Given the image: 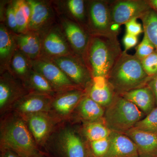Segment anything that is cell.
Segmentation results:
<instances>
[{
    "label": "cell",
    "mask_w": 157,
    "mask_h": 157,
    "mask_svg": "<svg viewBox=\"0 0 157 157\" xmlns=\"http://www.w3.org/2000/svg\"><path fill=\"white\" fill-rule=\"evenodd\" d=\"M122 52L116 34H93L85 54L92 77L107 78Z\"/></svg>",
    "instance_id": "obj_1"
},
{
    "label": "cell",
    "mask_w": 157,
    "mask_h": 157,
    "mask_svg": "<svg viewBox=\"0 0 157 157\" xmlns=\"http://www.w3.org/2000/svg\"><path fill=\"white\" fill-rule=\"evenodd\" d=\"M151 77L144 70L141 60L123 51L107 77L116 94L129 91L147 85Z\"/></svg>",
    "instance_id": "obj_2"
},
{
    "label": "cell",
    "mask_w": 157,
    "mask_h": 157,
    "mask_svg": "<svg viewBox=\"0 0 157 157\" xmlns=\"http://www.w3.org/2000/svg\"><path fill=\"white\" fill-rule=\"evenodd\" d=\"M144 113L137 106L116 94L104 115L105 124L112 132L124 134L143 118Z\"/></svg>",
    "instance_id": "obj_3"
},
{
    "label": "cell",
    "mask_w": 157,
    "mask_h": 157,
    "mask_svg": "<svg viewBox=\"0 0 157 157\" xmlns=\"http://www.w3.org/2000/svg\"><path fill=\"white\" fill-rule=\"evenodd\" d=\"M2 149L14 152L21 157H31L39 152L29 131L21 119L6 124L1 134Z\"/></svg>",
    "instance_id": "obj_4"
},
{
    "label": "cell",
    "mask_w": 157,
    "mask_h": 157,
    "mask_svg": "<svg viewBox=\"0 0 157 157\" xmlns=\"http://www.w3.org/2000/svg\"><path fill=\"white\" fill-rule=\"evenodd\" d=\"M34 70L41 74L56 91L64 92L76 89V85L53 62L45 57L32 60Z\"/></svg>",
    "instance_id": "obj_5"
},
{
    "label": "cell",
    "mask_w": 157,
    "mask_h": 157,
    "mask_svg": "<svg viewBox=\"0 0 157 157\" xmlns=\"http://www.w3.org/2000/svg\"><path fill=\"white\" fill-rule=\"evenodd\" d=\"M46 58L57 65L76 85L85 86L91 82L92 76L84 61L78 57L70 55Z\"/></svg>",
    "instance_id": "obj_6"
},
{
    "label": "cell",
    "mask_w": 157,
    "mask_h": 157,
    "mask_svg": "<svg viewBox=\"0 0 157 157\" xmlns=\"http://www.w3.org/2000/svg\"><path fill=\"white\" fill-rule=\"evenodd\" d=\"M111 21L120 25L134 18H139L151 9L148 1L120 0L109 4Z\"/></svg>",
    "instance_id": "obj_7"
},
{
    "label": "cell",
    "mask_w": 157,
    "mask_h": 157,
    "mask_svg": "<svg viewBox=\"0 0 157 157\" xmlns=\"http://www.w3.org/2000/svg\"><path fill=\"white\" fill-rule=\"evenodd\" d=\"M52 152L54 157H92L80 137L70 129L60 134L58 143Z\"/></svg>",
    "instance_id": "obj_8"
},
{
    "label": "cell",
    "mask_w": 157,
    "mask_h": 157,
    "mask_svg": "<svg viewBox=\"0 0 157 157\" xmlns=\"http://www.w3.org/2000/svg\"><path fill=\"white\" fill-rule=\"evenodd\" d=\"M88 10L90 27L93 34L107 35L113 33L110 30L112 22L109 2L92 1L90 2Z\"/></svg>",
    "instance_id": "obj_9"
},
{
    "label": "cell",
    "mask_w": 157,
    "mask_h": 157,
    "mask_svg": "<svg viewBox=\"0 0 157 157\" xmlns=\"http://www.w3.org/2000/svg\"><path fill=\"white\" fill-rule=\"evenodd\" d=\"M43 37L42 52L48 58L72 54L66 38L57 27L50 29Z\"/></svg>",
    "instance_id": "obj_10"
},
{
    "label": "cell",
    "mask_w": 157,
    "mask_h": 157,
    "mask_svg": "<svg viewBox=\"0 0 157 157\" xmlns=\"http://www.w3.org/2000/svg\"><path fill=\"white\" fill-rule=\"evenodd\" d=\"M137 146L139 157L157 156V134L133 128L124 133Z\"/></svg>",
    "instance_id": "obj_11"
},
{
    "label": "cell",
    "mask_w": 157,
    "mask_h": 157,
    "mask_svg": "<svg viewBox=\"0 0 157 157\" xmlns=\"http://www.w3.org/2000/svg\"><path fill=\"white\" fill-rule=\"evenodd\" d=\"M109 137V148L103 157H139L137 146L126 135L112 132Z\"/></svg>",
    "instance_id": "obj_12"
},
{
    "label": "cell",
    "mask_w": 157,
    "mask_h": 157,
    "mask_svg": "<svg viewBox=\"0 0 157 157\" xmlns=\"http://www.w3.org/2000/svg\"><path fill=\"white\" fill-rule=\"evenodd\" d=\"M90 86L86 95L102 107L109 106L116 95L106 77H93Z\"/></svg>",
    "instance_id": "obj_13"
},
{
    "label": "cell",
    "mask_w": 157,
    "mask_h": 157,
    "mask_svg": "<svg viewBox=\"0 0 157 157\" xmlns=\"http://www.w3.org/2000/svg\"><path fill=\"white\" fill-rule=\"evenodd\" d=\"M16 47L31 60L40 57L42 50V38L39 33L28 32L14 36Z\"/></svg>",
    "instance_id": "obj_14"
},
{
    "label": "cell",
    "mask_w": 157,
    "mask_h": 157,
    "mask_svg": "<svg viewBox=\"0 0 157 157\" xmlns=\"http://www.w3.org/2000/svg\"><path fill=\"white\" fill-rule=\"evenodd\" d=\"M63 29L69 43L78 55L85 56L90 39L78 24L69 20L63 21Z\"/></svg>",
    "instance_id": "obj_15"
},
{
    "label": "cell",
    "mask_w": 157,
    "mask_h": 157,
    "mask_svg": "<svg viewBox=\"0 0 157 157\" xmlns=\"http://www.w3.org/2000/svg\"><path fill=\"white\" fill-rule=\"evenodd\" d=\"M50 103L49 95L33 93L21 98L15 107L20 112L29 115L47 111Z\"/></svg>",
    "instance_id": "obj_16"
},
{
    "label": "cell",
    "mask_w": 157,
    "mask_h": 157,
    "mask_svg": "<svg viewBox=\"0 0 157 157\" xmlns=\"http://www.w3.org/2000/svg\"><path fill=\"white\" fill-rule=\"evenodd\" d=\"M119 95L135 104L147 115L155 108L156 104L154 94L147 85Z\"/></svg>",
    "instance_id": "obj_17"
},
{
    "label": "cell",
    "mask_w": 157,
    "mask_h": 157,
    "mask_svg": "<svg viewBox=\"0 0 157 157\" xmlns=\"http://www.w3.org/2000/svg\"><path fill=\"white\" fill-rule=\"evenodd\" d=\"M27 1L29 5L31 11L28 31L39 33L50 20L51 10L49 6L44 2L35 0Z\"/></svg>",
    "instance_id": "obj_18"
},
{
    "label": "cell",
    "mask_w": 157,
    "mask_h": 157,
    "mask_svg": "<svg viewBox=\"0 0 157 157\" xmlns=\"http://www.w3.org/2000/svg\"><path fill=\"white\" fill-rule=\"evenodd\" d=\"M29 129L38 144L47 138L52 127L50 119L45 112L38 113L28 115Z\"/></svg>",
    "instance_id": "obj_19"
},
{
    "label": "cell",
    "mask_w": 157,
    "mask_h": 157,
    "mask_svg": "<svg viewBox=\"0 0 157 157\" xmlns=\"http://www.w3.org/2000/svg\"><path fill=\"white\" fill-rule=\"evenodd\" d=\"M86 94L81 90L66 91L55 99L52 106L58 113L63 115H67L79 104Z\"/></svg>",
    "instance_id": "obj_20"
},
{
    "label": "cell",
    "mask_w": 157,
    "mask_h": 157,
    "mask_svg": "<svg viewBox=\"0 0 157 157\" xmlns=\"http://www.w3.org/2000/svg\"><path fill=\"white\" fill-rule=\"evenodd\" d=\"M21 90L8 71L1 76L0 80V108H6L19 97Z\"/></svg>",
    "instance_id": "obj_21"
},
{
    "label": "cell",
    "mask_w": 157,
    "mask_h": 157,
    "mask_svg": "<svg viewBox=\"0 0 157 157\" xmlns=\"http://www.w3.org/2000/svg\"><path fill=\"white\" fill-rule=\"evenodd\" d=\"M79 114L83 119L88 122L100 120L104 116L103 107L86 95L78 104Z\"/></svg>",
    "instance_id": "obj_22"
},
{
    "label": "cell",
    "mask_w": 157,
    "mask_h": 157,
    "mask_svg": "<svg viewBox=\"0 0 157 157\" xmlns=\"http://www.w3.org/2000/svg\"><path fill=\"white\" fill-rule=\"evenodd\" d=\"M16 43L14 36L3 24L0 27V58L1 63H10L11 58L16 49Z\"/></svg>",
    "instance_id": "obj_23"
},
{
    "label": "cell",
    "mask_w": 157,
    "mask_h": 157,
    "mask_svg": "<svg viewBox=\"0 0 157 157\" xmlns=\"http://www.w3.org/2000/svg\"><path fill=\"white\" fill-rule=\"evenodd\" d=\"M17 26L18 34L28 31L31 11L27 1L18 0L13 2Z\"/></svg>",
    "instance_id": "obj_24"
},
{
    "label": "cell",
    "mask_w": 157,
    "mask_h": 157,
    "mask_svg": "<svg viewBox=\"0 0 157 157\" xmlns=\"http://www.w3.org/2000/svg\"><path fill=\"white\" fill-rule=\"evenodd\" d=\"M25 79L29 86L36 91V93L49 95L56 91L44 76L33 69Z\"/></svg>",
    "instance_id": "obj_25"
},
{
    "label": "cell",
    "mask_w": 157,
    "mask_h": 157,
    "mask_svg": "<svg viewBox=\"0 0 157 157\" xmlns=\"http://www.w3.org/2000/svg\"><path fill=\"white\" fill-rule=\"evenodd\" d=\"M144 35L154 45L157 51V12L151 8L140 17Z\"/></svg>",
    "instance_id": "obj_26"
},
{
    "label": "cell",
    "mask_w": 157,
    "mask_h": 157,
    "mask_svg": "<svg viewBox=\"0 0 157 157\" xmlns=\"http://www.w3.org/2000/svg\"><path fill=\"white\" fill-rule=\"evenodd\" d=\"M10 63L14 73L24 79L33 69L32 60L18 48L14 51Z\"/></svg>",
    "instance_id": "obj_27"
},
{
    "label": "cell",
    "mask_w": 157,
    "mask_h": 157,
    "mask_svg": "<svg viewBox=\"0 0 157 157\" xmlns=\"http://www.w3.org/2000/svg\"><path fill=\"white\" fill-rule=\"evenodd\" d=\"M84 132L90 142L109 137L112 133L105 124L99 121L88 122L85 127Z\"/></svg>",
    "instance_id": "obj_28"
},
{
    "label": "cell",
    "mask_w": 157,
    "mask_h": 157,
    "mask_svg": "<svg viewBox=\"0 0 157 157\" xmlns=\"http://www.w3.org/2000/svg\"><path fill=\"white\" fill-rule=\"evenodd\" d=\"M134 128L144 132L157 134V107L138 121Z\"/></svg>",
    "instance_id": "obj_29"
},
{
    "label": "cell",
    "mask_w": 157,
    "mask_h": 157,
    "mask_svg": "<svg viewBox=\"0 0 157 157\" xmlns=\"http://www.w3.org/2000/svg\"><path fill=\"white\" fill-rule=\"evenodd\" d=\"M109 137L90 142V151L92 157H103L106 155L110 144Z\"/></svg>",
    "instance_id": "obj_30"
},
{
    "label": "cell",
    "mask_w": 157,
    "mask_h": 157,
    "mask_svg": "<svg viewBox=\"0 0 157 157\" xmlns=\"http://www.w3.org/2000/svg\"><path fill=\"white\" fill-rule=\"evenodd\" d=\"M155 49L154 45L144 35L142 41L136 47L135 55L141 60L153 53L156 51Z\"/></svg>",
    "instance_id": "obj_31"
},
{
    "label": "cell",
    "mask_w": 157,
    "mask_h": 157,
    "mask_svg": "<svg viewBox=\"0 0 157 157\" xmlns=\"http://www.w3.org/2000/svg\"><path fill=\"white\" fill-rule=\"evenodd\" d=\"M142 67L146 74L151 78L157 75V51L141 60Z\"/></svg>",
    "instance_id": "obj_32"
},
{
    "label": "cell",
    "mask_w": 157,
    "mask_h": 157,
    "mask_svg": "<svg viewBox=\"0 0 157 157\" xmlns=\"http://www.w3.org/2000/svg\"><path fill=\"white\" fill-rule=\"evenodd\" d=\"M67 6L73 17L80 21L84 19L85 16L84 1L82 0H69L67 2Z\"/></svg>",
    "instance_id": "obj_33"
},
{
    "label": "cell",
    "mask_w": 157,
    "mask_h": 157,
    "mask_svg": "<svg viewBox=\"0 0 157 157\" xmlns=\"http://www.w3.org/2000/svg\"><path fill=\"white\" fill-rule=\"evenodd\" d=\"M6 15L8 26L15 33L18 34L17 21L13 2L10 3L8 6L6 10Z\"/></svg>",
    "instance_id": "obj_34"
},
{
    "label": "cell",
    "mask_w": 157,
    "mask_h": 157,
    "mask_svg": "<svg viewBox=\"0 0 157 157\" xmlns=\"http://www.w3.org/2000/svg\"><path fill=\"white\" fill-rule=\"evenodd\" d=\"M137 18H134L125 24L126 33L138 36L144 33L142 25L137 21Z\"/></svg>",
    "instance_id": "obj_35"
},
{
    "label": "cell",
    "mask_w": 157,
    "mask_h": 157,
    "mask_svg": "<svg viewBox=\"0 0 157 157\" xmlns=\"http://www.w3.org/2000/svg\"><path fill=\"white\" fill-rule=\"evenodd\" d=\"M137 36L128 33H126L122 39L123 43L125 48L124 51L135 47L138 43V38Z\"/></svg>",
    "instance_id": "obj_36"
},
{
    "label": "cell",
    "mask_w": 157,
    "mask_h": 157,
    "mask_svg": "<svg viewBox=\"0 0 157 157\" xmlns=\"http://www.w3.org/2000/svg\"><path fill=\"white\" fill-rule=\"evenodd\" d=\"M147 85L150 88L154 94L155 104L157 105V75L151 78Z\"/></svg>",
    "instance_id": "obj_37"
},
{
    "label": "cell",
    "mask_w": 157,
    "mask_h": 157,
    "mask_svg": "<svg viewBox=\"0 0 157 157\" xmlns=\"http://www.w3.org/2000/svg\"><path fill=\"white\" fill-rule=\"evenodd\" d=\"M1 157H21L18 155L11 151L7 149H2Z\"/></svg>",
    "instance_id": "obj_38"
},
{
    "label": "cell",
    "mask_w": 157,
    "mask_h": 157,
    "mask_svg": "<svg viewBox=\"0 0 157 157\" xmlns=\"http://www.w3.org/2000/svg\"><path fill=\"white\" fill-rule=\"evenodd\" d=\"M120 26L121 25L117 24L112 23L111 26H110V30H111V33L117 35L120 28Z\"/></svg>",
    "instance_id": "obj_39"
},
{
    "label": "cell",
    "mask_w": 157,
    "mask_h": 157,
    "mask_svg": "<svg viewBox=\"0 0 157 157\" xmlns=\"http://www.w3.org/2000/svg\"><path fill=\"white\" fill-rule=\"evenodd\" d=\"M148 2L151 8L157 12V0H150Z\"/></svg>",
    "instance_id": "obj_40"
},
{
    "label": "cell",
    "mask_w": 157,
    "mask_h": 157,
    "mask_svg": "<svg viewBox=\"0 0 157 157\" xmlns=\"http://www.w3.org/2000/svg\"><path fill=\"white\" fill-rule=\"evenodd\" d=\"M31 157H45V156L44 155L42 154L41 153L39 152L37 154L34 155Z\"/></svg>",
    "instance_id": "obj_41"
},
{
    "label": "cell",
    "mask_w": 157,
    "mask_h": 157,
    "mask_svg": "<svg viewBox=\"0 0 157 157\" xmlns=\"http://www.w3.org/2000/svg\"><path fill=\"white\" fill-rule=\"evenodd\" d=\"M151 157H157V156H155Z\"/></svg>",
    "instance_id": "obj_42"
}]
</instances>
